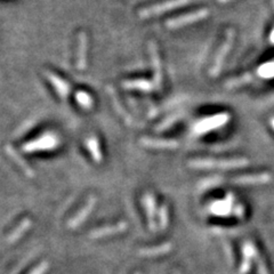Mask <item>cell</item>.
<instances>
[{
  "label": "cell",
  "instance_id": "6",
  "mask_svg": "<svg viewBox=\"0 0 274 274\" xmlns=\"http://www.w3.org/2000/svg\"><path fill=\"white\" fill-rule=\"evenodd\" d=\"M209 15L208 9H200V11L193 12V13H188V14L180 15L178 17L172 18L167 22V28L168 29H178L182 27H185V25L195 23V22H199L204 18L207 17Z\"/></svg>",
  "mask_w": 274,
  "mask_h": 274
},
{
  "label": "cell",
  "instance_id": "16",
  "mask_svg": "<svg viewBox=\"0 0 274 274\" xmlns=\"http://www.w3.org/2000/svg\"><path fill=\"white\" fill-rule=\"evenodd\" d=\"M271 180V175L267 173L257 174V175L241 176L234 179L237 184H264Z\"/></svg>",
  "mask_w": 274,
  "mask_h": 274
},
{
  "label": "cell",
  "instance_id": "23",
  "mask_svg": "<svg viewBox=\"0 0 274 274\" xmlns=\"http://www.w3.org/2000/svg\"><path fill=\"white\" fill-rule=\"evenodd\" d=\"M159 218H160V226L162 230L167 227L168 225V209H167L166 206H161L160 210H159Z\"/></svg>",
  "mask_w": 274,
  "mask_h": 274
},
{
  "label": "cell",
  "instance_id": "13",
  "mask_svg": "<svg viewBox=\"0 0 274 274\" xmlns=\"http://www.w3.org/2000/svg\"><path fill=\"white\" fill-rule=\"evenodd\" d=\"M143 205L145 209H146L147 217H149V226L152 231L157 230L156 224V200L154 196L151 193H147L143 196Z\"/></svg>",
  "mask_w": 274,
  "mask_h": 274
},
{
  "label": "cell",
  "instance_id": "1",
  "mask_svg": "<svg viewBox=\"0 0 274 274\" xmlns=\"http://www.w3.org/2000/svg\"><path fill=\"white\" fill-rule=\"evenodd\" d=\"M249 161L246 159L231 160H212V159H194L189 162V166L194 169H234L248 166Z\"/></svg>",
  "mask_w": 274,
  "mask_h": 274
},
{
  "label": "cell",
  "instance_id": "25",
  "mask_svg": "<svg viewBox=\"0 0 274 274\" xmlns=\"http://www.w3.org/2000/svg\"><path fill=\"white\" fill-rule=\"evenodd\" d=\"M47 269H48V263L44 262V263H41L39 266L35 267V269L32 271L30 274H44L47 271Z\"/></svg>",
  "mask_w": 274,
  "mask_h": 274
},
{
  "label": "cell",
  "instance_id": "29",
  "mask_svg": "<svg viewBox=\"0 0 274 274\" xmlns=\"http://www.w3.org/2000/svg\"><path fill=\"white\" fill-rule=\"evenodd\" d=\"M272 2H273V5H274V0H272Z\"/></svg>",
  "mask_w": 274,
  "mask_h": 274
},
{
  "label": "cell",
  "instance_id": "17",
  "mask_svg": "<svg viewBox=\"0 0 274 274\" xmlns=\"http://www.w3.org/2000/svg\"><path fill=\"white\" fill-rule=\"evenodd\" d=\"M86 146L88 149L90 156L96 162H101L103 160V154L99 146V142L95 136H90L86 140Z\"/></svg>",
  "mask_w": 274,
  "mask_h": 274
},
{
  "label": "cell",
  "instance_id": "8",
  "mask_svg": "<svg viewBox=\"0 0 274 274\" xmlns=\"http://www.w3.org/2000/svg\"><path fill=\"white\" fill-rule=\"evenodd\" d=\"M140 143L144 147L157 150H174L178 147V143L174 140H161V138L142 137Z\"/></svg>",
  "mask_w": 274,
  "mask_h": 274
},
{
  "label": "cell",
  "instance_id": "9",
  "mask_svg": "<svg viewBox=\"0 0 274 274\" xmlns=\"http://www.w3.org/2000/svg\"><path fill=\"white\" fill-rule=\"evenodd\" d=\"M45 77L48 79V81L51 83V86L54 87L55 90L57 92V94H59L61 97L62 98H66L67 96L70 95V86L69 83H67L65 80H63L61 77H59L57 75H55L53 72H49V71H47V72H45Z\"/></svg>",
  "mask_w": 274,
  "mask_h": 274
},
{
  "label": "cell",
  "instance_id": "15",
  "mask_svg": "<svg viewBox=\"0 0 274 274\" xmlns=\"http://www.w3.org/2000/svg\"><path fill=\"white\" fill-rule=\"evenodd\" d=\"M5 150H6V153H7L8 156L12 158L13 161H14L17 166H20V168L23 170L25 175L29 177H33V174H34L33 170H32L31 167L29 166L27 162H25V160L17 153V151H16L14 147L12 146V145H6Z\"/></svg>",
  "mask_w": 274,
  "mask_h": 274
},
{
  "label": "cell",
  "instance_id": "11",
  "mask_svg": "<svg viewBox=\"0 0 274 274\" xmlns=\"http://www.w3.org/2000/svg\"><path fill=\"white\" fill-rule=\"evenodd\" d=\"M122 87L125 89L141 90L143 93H151L157 88L153 81L146 79H134V80H125L122 82Z\"/></svg>",
  "mask_w": 274,
  "mask_h": 274
},
{
  "label": "cell",
  "instance_id": "20",
  "mask_svg": "<svg viewBox=\"0 0 274 274\" xmlns=\"http://www.w3.org/2000/svg\"><path fill=\"white\" fill-rule=\"evenodd\" d=\"M170 249H172V244H170V243H164V244H161V246H159V247L149 248V249L141 250L140 254L143 255V256L154 257V256H159V255L168 253Z\"/></svg>",
  "mask_w": 274,
  "mask_h": 274
},
{
  "label": "cell",
  "instance_id": "21",
  "mask_svg": "<svg viewBox=\"0 0 274 274\" xmlns=\"http://www.w3.org/2000/svg\"><path fill=\"white\" fill-rule=\"evenodd\" d=\"M76 99L80 106H82V108L87 110L92 109L93 105H94V99H93L88 93L83 92V90H79V92L76 93Z\"/></svg>",
  "mask_w": 274,
  "mask_h": 274
},
{
  "label": "cell",
  "instance_id": "2",
  "mask_svg": "<svg viewBox=\"0 0 274 274\" xmlns=\"http://www.w3.org/2000/svg\"><path fill=\"white\" fill-rule=\"evenodd\" d=\"M60 140L56 135L51 133H46L41 135L40 137L32 140L28 143H25L22 146V151L25 153H32L37 152V151H48L54 150L59 146Z\"/></svg>",
  "mask_w": 274,
  "mask_h": 274
},
{
  "label": "cell",
  "instance_id": "24",
  "mask_svg": "<svg viewBox=\"0 0 274 274\" xmlns=\"http://www.w3.org/2000/svg\"><path fill=\"white\" fill-rule=\"evenodd\" d=\"M176 120H177V117H175V115H173V117H170V118L167 119L166 121L161 122V124H160L159 126H158V130L167 129V128H168L169 126H172Z\"/></svg>",
  "mask_w": 274,
  "mask_h": 274
},
{
  "label": "cell",
  "instance_id": "10",
  "mask_svg": "<svg viewBox=\"0 0 274 274\" xmlns=\"http://www.w3.org/2000/svg\"><path fill=\"white\" fill-rule=\"evenodd\" d=\"M95 205H96V199L94 198V196H92L88 200V202L83 206V208L80 210L78 214H77L75 217H73L71 221L69 222V227L70 228H77L78 226H80L83 222L86 221V218L88 217V216L92 214V211H93V209H94L95 207Z\"/></svg>",
  "mask_w": 274,
  "mask_h": 274
},
{
  "label": "cell",
  "instance_id": "14",
  "mask_svg": "<svg viewBox=\"0 0 274 274\" xmlns=\"http://www.w3.org/2000/svg\"><path fill=\"white\" fill-rule=\"evenodd\" d=\"M126 228H127V224H126L125 222H121V223L111 225V226L98 228V230L92 232V233H90V237H92L93 239H99V238H104L112 234L120 233V232H124Z\"/></svg>",
  "mask_w": 274,
  "mask_h": 274
},
{
  "label": "cell",
  "instance_id": "5",
  "mask_svg": "<svg viewBox=\"0 0 274 274\" xmlns=\"http://www.w3.org/2000/svg\"><path fill=\"white\" fill-rule=\"evenodd\" d=\"M234 40V31L233 30H227L226 32V39H225L224 44L222 45V47L219 48L217 55H216V59L210 70V76L211 77H217L221 73L222 67H223L224 61L226 59V55L228 51L231 50L232 45H233Z\"/></svg>",
  "mask_w": 274,
  "mask_h": 274
},
{
  "label": "cell",
  "instance_id": "22",
  "mask_svg": "<svg viewBox=\"0 0 274 274\" xmlns=\"http://www.w3.org/2000/svg\"><path fill=\"white\" fill-rule=\"evenodd\" d=\"M257 73H258V76L260 77V78H264V79L274 78V61L273 62L265 63V64H263L262 66H259Z\"/></svg>",
  "mask_w": 274,
  "mask_h": 274
},
{
  "label": "cell",
  "instance_id": "27",
  "mask_svg": "<svg viewBox=\"0 0 274 274\" xmlns=\"http://www.w3.org/2000/svg\"><path fill=\"white\" fill-rule=\"evenodd\" d=\"M271 126H272V128L274 129V117L271 118Z\"/></svg>",
  "mask_w": 274,
  "mask_h": 274
},
{
  "label": "cell",
  "instance_id": "18",
  "mask_svg": "<svg viewBox=\"0 0 274 274\" xmlns=\"http://www.w3.org/2000/svg\"><path fill=\"white\" fill-rule=\"evenodd\" d=\"M31 225H32V223H31V221L30 219H28V218H25L23 222H22V223L18 225L17 227H16V230L13 232V233L9 235L8 237V239H7V241L9 243H14V242H16V241L17 240H20L21 239V237L22 235H23L25 232H28L29 231V228L31 227Z\"/></svg>",
  "mask_w": 274,
  "mask_h": 274
},
{
  "label": "cell",
  "instance_id": "26",
  "mask_svg": "<svg viewBox=\"0 0 274 274\" xmlns=\"http://www.w3.org/2000/svg\"><path fill=\"white\" fill-rule=\"evenodd\" d=\"M270 43L274 45V29L272 30V32H271V34H270Z\"/></svg>",
  "mask_w": 274,
  "mask_h": 274
},
{
  "label": "cell",
  "instance_id": "12",
  "mask_svg": "<svg viewBox=\"0 0 274 274\" xmlns=\"http://www.w3.org/2000/svg\"><path fill=\"white\" fill-rule=\"evenodd\" d=\"M87 49H88V41L87 35L81 32L79 34L78 43V56H77V67L78 70H85L87 66Z\"/></svg>",
  "mask_w": 274,
  "mask_h": 274
},
{
  "label": "cell",
  "instance_id": "28",
  "mask_svg": "<svg viewBox=\"0 0 274 274\" xmlns=\"http://www.w3.org/2000/svg\"><path fill=\"white\" fill-rule=\"evenodd\" d=\"M219 2H222V4H225V2H228V1H231V0H218Z\"/></svg>",
  "mask_w": 274,
  "mask_h": 274
},
{
  "label": "cell",
  "instance_id": "7",
  "mask_svg": "<svg viewBox=\"0 0 274 274\" xmlns=\"http://www.w3.org/2000/svg\"><path fill=\"white\" fill-rule=\"evenodd\" d=\"M149 50L151 54V62H152L153 67V82L157 88H159L161 82H162V67H161V61L158 51L157 44L151 41L149 44Z\"/></svg>",
  "mask_w": 274,
  "mask_h": 274
},
{
  "label": "cell",
  "instance_id": "4",
  "mask_svg": "<svg viewBox=\"0 0 274 274\" xmlns=\"http://www.w3.org/2000/svg\"><path fill=\"white\" fill-rule=\"evenodd\" d=\"M230 120V114L227 113H219L211 115V117H207L199 122H196L194 126L195 134L202 135L209 131L221 128L222 126H224L226 122Z\"/></svg>",
  "mask_w": 274,
  "mask_h": 274
},
{
  "label": "cell",
  "instance_id": "3",
  "mask_svg": "<svg viewBox=\"0 0 274 274\" xmlns=\"http://www.w3.org/2000/svg\"><path fill=\"white\" fill-rule=\"evenodd\" d=\"M191 0H167V1L161 2V4H157L151 6V7L144 8L140 12V16L142 18H147L151 16H156L163 14V13L170 12L173 9L183 7V6L188 5Z\"/></svg>",
  "mask_w": 274,
  "mask_h": 274
},
{
  "label": "cell",
  "instance_id": "19",
  "mask_svg": "<svg viewBox=\"0 0 274 274\" xmlns=\"http://www.w3.org/2000/svg\"><path fill=\"white\" fill-rule=\"evenodd\" d=\"M251 81H253V76H251L250 73H246V75L238 77V78L227 80L226 83H225V87H226V88L233 89V88H238V87L247 85V83H249Z\"/></svg>",
  "mask_w": 274,
  "mask_h": 274
}]
</instances>
